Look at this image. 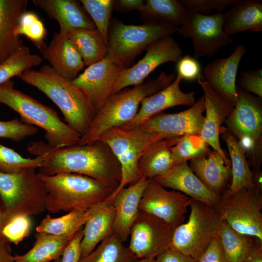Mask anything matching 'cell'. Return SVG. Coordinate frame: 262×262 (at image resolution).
Masks as SVG:
<instances>
[{
  "label": "cell",
  "instance_id": "18",
  "mask_svg": "<svg viewBox=\"0 0 262 262\" xmlns=\"http://www.w3.org/2000/svg\"><path fill=\"white\" fill-rule=\"evenodd\" d=\"M197 82L204 92L206 115L199 136L213 150L219 152L226 165L231 167V163L221 148L219 135L222 124L229 115L234 105L221 98L211 88L204 76H198Z\"/></svg>",
  "mask_w": 262,
  "mask_h": 262
},
{
  "label": "cell",
  "instance_id": "19",
  "mask_svg": "<svg viewBox=\"0 0 262 262\" xmlns=\"http://www.w3.org/2000/svg\"><path fill=\"white\" fill-rule=\"evenodd\" d=\"M246 51L245 47L240 44L228 57L214 60L208 64L204 69L203 76L213 91L221 98L234 105L237 99V70Z\"/></svg>",
  "mask_w": 262,
  "mask_h": 262
},
{
  "label": "cell",
  "instance_id": "26",
  "mask_svg": "<svg viewBox=\"0 0 262 262\" xmlns=\"http://www.w3.org/2000/svg\"><path fill=\"white\" fill-rule=\"evenodd\" d=\"M27 5V0H0V64L24 46L15 31Z\"/></svg>",
  "mask_w": 262,
  "mask_h": 262
},
{
  "label": "cell",
  "instance_id": "4",
  "mask_svg": "<svg viewBox=\"0 0 262 262\" xmlns=\"http://www.w3.org/2000/svg\"><path fill=\"white\" fill-rule=\"evenodd\" d=\"M0 103L17 112L22 123L44 130L48 144L53 147L63 148L80 142L82 135L63 122L55 110L15 89L11 80L0 84Z\"/></svg>",
  "mask_w": 262,
  "mask_h": 262
},
{
  "label": "cell",
  "instance_id": "13",
  "mask_svg": "<svg viewBox=\"0 0 262 262\" xmlns=\"http://www.w3.org/2000/svg\"><path fill=\"white\" fill-rule=\"evenodd\" d=\"M144 57L130 68H126L116 80L112 94L130 86L144 83L146 78L156 68L168 62L177 64L182 57V49L170 36L159 39L146 49Z\"/></svg>",
  "mask_w": 262,
  "mask_h": 262
},
{
  "label": "cell",
  "instance_id": "6",
  "mask_svg": "<svg viewBox=\"0 0 262 262\" xmlns=\"http://www.w3.org/2000/svg\"><path fill=\"white\" fill-rule=\"evenodd\" d=\"M35 170L27 168L15 173L0 171L1 207L9 217L37 215L46 210L47 190Z\"/></svg>",
  "mask_w": 262,
  "mask_h": 262
},
{
  "label": "cell",
  "instance_id": "54",
  "mask_svg": "<svg viewBox=\"0 0 262 262\" xmlns=\"http://www.w3.org/2000/svg\"><path fill=\"white\" fill-rule=\"evenodd\" d=\"M135 262H155V261L154 258H145L140 259V260H137Z\"/></svg>",
  "mask_w": 262,
  "mask_h": 262
},
{
  "label": "cell",
  "instance_id": "23",
  "mask_svg": "<svg viewBox=\"0 0 262 262\" xmlns=\"http://www.w3.org/2000/svg\"><path fill=\"white\" fill-rule=\"evenodd\" d=\"M89 217L83 227L80 244L81 259L92 252L106 237L113 232L115 210L112 202H98L87 210Z\"/></svg>",
  "mask_w": 262,
  "mask_h": 262
},
{
  "label": "cell",
  "instance_id": "9",
  "mask_svg": "<svg viewBox=\"0 0 262 262\" xmlns=\"http://www.w3.org/2000/svg\"><path fill=\"white\" fill-rule=\"evenodd\" d=\"M162 138L138 128L125 130L114 128L98 138L106 144L118 160L121 168V180L118 187L105 200L112 202L115 195L127 185L137 182L142 177L138 162L145 151Z\"/></svg>",
  "mask_w": 262,
  "mask_h": 262
},
{
  "label": "cell",
  "instance_id": "43",
  "mask_svg": "<svg viewBox=\"0 0 262 262\" xmlns=\"http://www.w3.org/2000/svg\"><path fill=\"white\" fill-rule=\"evenodd\" d=\"M38 132L35 126L24 124L18 118L7 121H0V137L16 142L33 136Z\"/></svg>",
  "mask_w": 262,
  "mask_h": 262
},
{
  "label": "cell",
  "instance_id": "50",
  "mask_svg": "<svg viewBox=\"0 0 262 262\" xmlns=\"http://www.w3.org/2000/svg\"><path fill=\"white\" fill-rule=\"evenodd\" d=\"M145 0H115V6L120 11L128 12L137 10L142 7Z\"/></svg>",
  "mask_w": 262,
  "mask_h": 262
},
{
  "label": "cell",
  "instance_id": "42",
  "mask_svg": "<svg viewBox=\"0 0 262 262\" xmlns=\"http://www.w3.org/2000/svg\"><path fill=\"white\" fill-rule=\"evenodd\" d=\"M31 227L32 220L30 216L10 217L2 230L1 236L17 246L29 236Z\"/></svg>",
  "mask_w": 262,
  "mask_h": 262
},
{
  "label": "cell",
  "instance_id": "47",
  "mask_svg": "<svg viewBox=\"0 0 262 262\" xmlns=\"http://www.w3.org/2000/svg\"><path fill=\"white\" fill-rule=\"evenodd\" d=\"M83 235V226H82L77 231L66 246L61 257V262H80V247Z\"/></svg>",
  "mask_w": 262,
  "mask_h": 262
},
{
  "label": "cell",
  "instance_id": "27",
  "mask_svg": "<svg viewBox=\"0 0 262 262\" xmlns=\"http://www.w3.org/2000/svg\"><path fill=\"white\" fill-rule=\"evenodd\" d=\"M190 161L192 170L210 190L219 195L226 191L231 169L219 152L211 150L207 156Z\"/></svg>",
  "mask_w": 262,
  "mask_h": 262
},
{
  "label": "cell",
  "instance_id": "48",
  "mask_svg": "<svg viewBox=\"0 0 262 262\" xmlns=\"http://www.w3.org/2000/svg\"><path fill=\"white\" fill-rule=\"evenodd\" d=\"M196 262H226L217 237L211 242Z\"/></svg>",
  "mask_w": 262,
  "mask_h": 262
},
{
  "label": "cell",
  "instance_id": "33",
  "mask_svg": "<svg viewBox=\"0 0 262 262\" xmlns=\"http://www.w3.org/2000/svg\"><path fill=\"white\" fill-rule=\"evenodd\" d=\"M66 36L81 55L85 66L101 60L108 53L107 46L96 28L74 29Z\"/></svg>",
  "mask_w": 262,
  "mask_h": 262
},
{
  "label": "cell",
  "instance_id": "46",
  "mask_svg": "<svg viewBox=\"0 0 262 262\" xmlns=\"http://www.w3.org/2000/svg\"><path fill=\"white\" fill-rule=\"evenodd\" d=\"M177 75L182 80L192 81L197 80L201 74V66L196 58L188 54L182 57L177 63Z\"/></svg>",
  "mask_w": 262,
  "mask_h": 262
},
{
  "label": "cell",
  "instance_id": "56",
  "mask_svg": "<svg viewBox=\"0 0 262 262\" xmlns=\"http://www.w3.org/2000/svg\"><path fill=\"white\" fill-rule=\"evenodd\" d=\"M0 206L1 207V201H0Z\"/></svg>",
  "mask_w": 262,
  "mask_h": 262
},
{
  "label": "cell",
  "instance_id": "29",
  "mask_svg": "<svg viewBox=\"0 0 262 262\" xmlns=\"http://www.w3.org/2000/svg\"><path fill=\"white\" fill-rule=\"evenodd\" d=\"M180 137H172L159 140L152 144L145 151L138 162V168L142 176L153 179L165 174L176 166L172 147Z\"/></svg>",
  "mask_w": 262,
  "mask_h": 262
},
{
  "label": "cell",
  "instance_id": "55",
  "mask_svg": "<svg viewBox=\"0 0 262 262\" xmlns=\"http://www.w3.org/2000/svg\"><path fill=\"white\" fill-rule=\"evenodd\" d=\"M61 257L58 259H57V260H55V261H54L52 262H61Z\"/></svg>",
  "mask_w": 262,
  "mask_h": 262
},
{
  "label": "cell",
  "instance_id": "39",
  "mask_svg": "<svg viewBox=\"0 0 262 262\" xmlns=\"http://www.w3.org/2000/svg\"><path fill=\"white\" fill-rule=\"evenodd\" d=\"M82 7L89 15L107 46L108 31L115 0H81Z\"/></svg>",
  "mask_w": 262,
  "mask_h": 262
},
{
  "label": "cell",
  "instance_id": "3",
  "mask_svg": "<svg viewBox=\"0 0 262 262\" xmlns=\"http://www.w3.org/2000/svg\"><path fill=\"white\" fill-rule=\"evenodd\" d=\"M176 77L175 74L162 72L154 79L112 94L96 113L78 145L93 143L107 130L120 127L129 122L137 114L144 98L168 86Z\"/></svg>",
  "mask_w": 262,
  "mask_h": 262
},
{
  "label": "cell",
  "instance_id": "53",
  "mask_svg": "<svg viewBox=\"0 0 262 262\" xmlns=\"http://www.w3.org/2000/svg\"><path fill=\"white\" fill-rule=\"evenodd\" d=\"M9 217L0 206V237L2 230L10 219Z\"/></svg>",
  "mask_w": 262,
  "mask_h": 262
},
{
  "label": "cell",
  "instance_id": "16",
  "mask_svg": "<svg viewBox=\"0 0 262 262\" xmlns=\"http://www.w3.org/2000/svg\"><path fill=\"white\" fill-rule=\"evenodd\" d=\"M191 198L179 191H170L149 179L142 195L139 211L151 214L175 228L183 223Z\"/></svg>",
  "mask_w": 262,
  "mask_h": 262
},
{
  "label": "cell",
  "instance_id": "2",
  "mask_svg": "<svg viewBox=\"0 0 262 262\" xmlns=\"http://www.w3.org/2000/svg\"><path fill=\"white\" fill-rule=\"evenodd\" d=\"M17 77L51 99L71 128L82 136L85 133L97 112L85 94L71 81L57 73L49 65H44L37 70H27Z\"/></svg>",
  "mask_w": 262,
  "mask_h": 262
},
{
  "label": "cell",
  "instance_id": "35",
  "mask_svg": "<svg viewBox=\"0 0 262 262\" xmlns=\"http://www.w3.org/2000/svg\"><path fill=\"white\" fill-rule=\"evenodd\" d=\"M138 259L115 233L104 239L80 262H135Z\"/></svg>",
  "mask_w": 262,
  "mask_h": 262
},
{
  "label": "cell",
  "instance_id": "34",
  "mask_svg": "<svg viewBox=\"0 0 262 262\" xmlns=\"http://www.w3.org/2000/svg\"><path fill=\"white\" fill-rule=\"evenodd\" d=\"M142 19L180 26L188 11L177 0H147L138 10Z\"/></svg>",
  "mask_w": 262,
  "mask_h": 262
},
{
  "label": "cell",
  "instance_id": "8",
  "mask_svg": "<svg viewBox=\"0 0 262 262\" xmlns=\"http://www.w3.org/2000/svg\"><path fill=\"white\" fill-rule=\"evenodd\" d=\"M189 207L188 220L175 228L171 247L197 260L218 236L223 220L213 206L191 198Z\"/></svg>",
  "mask_w": 262,
  "mask_h": 262
},
{
  "label": "cell",
  "instance_id": "22",
  "mask_svg": "<svg viewBox=\"0 0 262 262\" xmlns=\"http://www.w3.org/2000/svg\"><path fill=\"white\" fill-rule=\"evenodd\" d=\"M149 179L143 176L136 183L124 187L115 196L112 204L115 210L113 232L125 242L139 212V203Z\"/></svg>",
  "mask_w": 262,
  "mask_h": 262
},
{
  "label": "cell",
  "instance_id": "40",
  "mask_svg": "<svg viewBox=\"0 0 262 262\" xmlns=\"http://www.w3.org/2000/svg\"><path fill=\"white\" fill-rule=\"evenodd\" d=\"M15 33L18 36H26L41 52L47 46L45 43L47 30L43 22L34 12L26 11L22 15Z\"/></svg>",
  "mask_w": 262,
  "mask_h": 262
},
{
  "label": "cell",
  "instance_id": "31",
  "mask_svg": "<svg viewBox=\"0 0 262 262\" xmlns=\"http://www.w3.org/2000/svg\"><path fill=\"white\" fill-rule=\"evenodd\" d=\"M75 233L54 235L36 232L33 247L23 255L15 256V262H53L62 257Z\"/></svg>",
  "mask_w": 262,
  "mask_h": 262
},
{
  "label": "cell",
  "instance_id": "14",
  "mask_svg": "<svg viewBox=\"0 0 262 262\" xmlns=\"http://www.w3.org/2000/svg\"><path fill=\"white\" fill-rule=\"evenodd\" d=\"M204 111L203 96L187 110L173 114L160 112L136 128L162 139L186 134L199 135L204 121Z\"/></svg>",
  "mask_w": 262,
  "mask_h": 262
},
{
  "label": "cell",
  "instance_id": "41",
  "mask_svg": "<svg viewBox=\"0 0 262 262\" xmlns=\"http://www.w3.org/2000/svg\"><path fill=\"white\" fill-rule=\"evenodd\" d=\"M44 163L40 156L35 158L22 157L14 149L0 144V171L4 173H15L22 169L41 167Z\"/></svg>",
  "mask_w": 262,
  "mask_h": 262
},
{
  "label": "cell",
  "instance_id": "28",
  "mask_svg": "<svg viewBox=\"0 0 262 262\" xmlns=\"http://www.w3.org/2000/svg\"><path fill=\"white\" fill-rule=\"evenodd\" d=\"M223 29L229 36L246 31H262V1L236 0L223 14Z\"/></svg>",
  "mask_w": 262,
  "mask_h": 262
},
{
  "label": "cell",
  "instance_id": "10",
  "mask_svg": "<svg viewBox=\"0 0 262 262\" xmlns=\"http://www.w3.org/2000/svg\"><path fill=\"white\" fill-rule=\"evenodd\" d=\"M222 220L236 231L262 242V188H243L224 193L214 206Z\"/></svg>",
  "mask_w": 262,
  "mask_h": 262
},
{
  "label": "cell",
  "instance_id": "15",
  "mask_svg": "<svg viewBox=\"0 0 262 262\" xmlns=\"http://www.w3.org/2000/svg\"><path fill=\"white\" fill-rule=\"evenodd\" d=\"M126 68L107 53L101 60L88 66L71 82L82 91L97 113L112 94L116 80Z\"/></svg>",
  "mask_w": 262,
  "mask_h": 262
},
{
  "label": "cell",
  "instance_id": "32",
  "mask_svg": "<svg viewBox=\"0 0 262 262\" xmlns=\"http://www.w3.org/2000/svg\"><path fill=\"white\" fill-rule=\"evenodd\" d=\"M226 262H244L262 242L240 233L223 221L217 236Z\"/></svg>",
  "mask_w": 262,
  "mask_h": 262
},
{
  "label": "cell",
  "instance_id": "11",
  "mask_svg": "<svg viewBox=\"0 0 262 262\" xmlns=\"http://www.w3.org/2000/svg\"><path fill=\"white\" fill-rule=\"evenodd\" d=\"M176 32L192 39L194 58L210 57L220 49L231 44L233 40L223 29V14L203 15L188 11L182 25Z\"/></svg>",
  "mask_w": 262,
  "mask_h": 262
},
{
  "label": "cell",
  "instance_id": "30",
  "mask_svg": "<svg viewBox=\"0 0 262 262\" xmlns=\"http://www.w3.org/2000/svg\"><path fill=\"white\" fill-rule=\"evenodd\" d=\"M221 133L229 150L232 177L230 186L224 193L230 195L243 188L250 189L257 186L254 181L253 172L237 138L226 128H221Z\"/></svg>",
  "mask_w": 262,
  "mask_h": 262
},
{
  "label": "cell",
  "instance_id": "51",
  "mask_svg": "<svg viewBox=\"0 0 262 262\" xmlns=\"http://www.w3.org/2000/svg\"><path fill=\"white\" fill-rule=\"evenodd\" d=\"M10 244L5 238L0 237V262H15Z\"/></svg>",
  "mask_w": 262,
  "mask_h": 262
},
{
  "label": "cell",
  "instance_id": "5",
  "mask_svg": "<svg viewBox=\"0 0 262 262\" xmlns=\"http://www.w3.org/2000/svg\"><path fill=\"white\" fill-rule=\"evenodd\" d=\"M39 174L47 190L45 210L53 213L87 211L112 193L101 182L84 175L68 172L50 176Z\"/></svg>",
  "mask_w": 262,
  "mask_h": 262
},
{
  "label": "cell",
  "instance_id": "12",
  "mask_svg": "<svg viewBox=\"0 0 262 262\" xmlns=\"http://www.w3.org/2000/svg\"><path fill=\"white\" fill-rule=\"evenodd\" d=\"M176 228L147 213L139 211L130 230V250L139 259L154 258L171 246Z\"/></svg>",
  "mask_w": 262,
  "mask_h": 262
},
{
  "label": "cell",
  "instance_id": "52",
  "mask_svg": "<svg viewBox=\"0 0 262 262\" xmlns=\"http://www.w3.org/2000/svg\"><path fill=\"white\" fill-rule=\"evenodd\" d=\"M244 262H262V245L257 246Z\"/></svg>",
  "mask_w": 262,
  "mask_h": 262
},
{
  "label": "cell",
  "instance_id": "21",
  "mask_svg": "<svg viewBox=\"0 0 262 262\" xmlns=\"http://www.w3.org/2000/svg\"><path fill=\"white\" fill-rule=\"evenodd\" d=\"M162 186L182 192L190 198L214 207L221 195L207 188L192 170L187 162L174 166L165 174L153 179Z\"/></svg>",
  "mask_w": 262,
  "mask_h": 262
},
{
  "label": "cell",
  "instance_id": "7",
  "mask_svg": "<svg viewBox=\"0 0 262 262\" xmlns=\"http://www.w3.org/2000/svg\"><path fill=\"white\" fill-rule=\"evenodd\" d=\"M177 27L156 22L141 25L125 24L111 19L107 43L108 54L116 63L127 66L155 41L170 36Z\"/></svg>",
  "mask_w": 262,
  "mask_h": 262
},
{
  "label": "cell",
  "instance_id": "37",
  "mask_svg": "<svg viewBox=\"0 0 262 262\" xmlns=\"http://www.w3.org/2000/svg\"><path fill=\"white\" fill-rule=\"evenodd\" d=\"M42 59L38 54L31 53L30 48L23 46L0 64V84L18 76L24 71L39 66Z\"/></svg>",
  "mask_w": 262,
  "mask_h": 262
},
{
  "label": "cell",
  "instance_id": "20",
  "mask_svg": "<svg viewBox=\"0 0 262 262\" xmlns=\"http://www.w3.org/2000/svg\"><path fill=\"white\" fill-rule=\"evenodd\" d=\"M181 78L177 75L174 81L164 89L144 98L134 117L120 128L134 129L152 116L164 110L179 105L192 106L196 102L195 92H183L180 88Z\"/></svg>",
  "mask_w": 262,
  "mask_h": 262
},
{
  "label": "cell",
  "instance_id": "1",
  "mask_svg": "<svg viewBox=\"0 0 262 262\" xmlns=\"http://www.w3.org/2000/svg\"><path fill=\"white\" fill-rule=\"evenodd\" d=\"M32 154L44 160L38 173L47 176L68 172L89 177L102 183L112 193L121 180L120 164L109 147L100 140L84 145L54 148L42 141L29 143Z\"/></svg>",
  "mask_w": 262,
  "mask_h": 262
},
{
  "label": "cell",
  "instance_id": "45",
  "mask_svg": "<svg viewBox=\"0 0 262 262\" xmlns=\"http://www.w3.org/2000/svg\"><path fill=\"white\" fill-rule=\"evenodd\" d=\"M238 84L241 89L262 98V69L243 71L240 73Z\"/></svg>",
  "mask_w": 262,
  "mask_h": 262
},
{
  "label": "cell",
  "instance_id": "25",
  "mask_svg": "<svg viewBox=\"0 0 262 262\" xmlns=\"http://www.w3.org/2000/svg\"><path fill=\"white\" fill-rule=\"evenodd\" d=\"M41 53L57 73L70 81L85 66L82 57L66 35L59 33L53 34L49 45Z\"/></svg>",
  "mask_w": 262,
  "mask_h": 262
},
{
  "label": "cell",
  "instance_id": "24",
  "mask_svg": "<svg viewBox=\"0 0 262 262\" xmlns=\"http://www.w3.org/2000/svg\"><path fill=\"white\" fill-rule=\"evenodd\" d=\"M33 3L44 11L50 18L58 22L59 33L66 35L76 28L95 29L91 18L75 0H33Z\"/></svg>",
  "mask_w": 262,
  "mask_h": 262
},
{
  "label": "cell",
  "instance_id": "38",
  "mask_svg": "<svg viewBox=\"0 0 262 262\" xmlns=\"http://www.w3.org/2000/svg\"><path fill=\"white\" fill-rule=\"evenodd\" d=\"M211 151L209 146L199 135L186 134L179 138L172 147L176 165L190 160L207 156Z\"/></svg>",
  "mask_w": 262,
  "mask_h": 262
},
{
  "label": "cell",
  "instance_id": "17",
  "mask_svg": "<svg viewBox=\"0 0 262 262\" xmlns=\"http://www.w3.org/2000/svg\"><path fill=\"white\" fill-rule=\"evenodd\" d=\"M237 99L225 122L227 128L239 140L262 142V98L237 88Z\"/></svg>",
  "mask_w": 262,
  "mask_h": 262
},
{
  "label": "cell",
  "instance_id": "36",
  "mask_svg": "<svg viewBox=\"0 0 262 262\" xmlns=\"http://www.w3.org/2000/svg\"><path fill=\"white\" fill-rule=\"evenodd\" d=\"M89 217L87 211L76 210L59 217L47 214L36 228L37 232L54 235L75 233L83 226Z\"/></svg>",
  "mask_w": 262,
  "mask_h": 262
},
{
  "label": "cell",
  "instance_id": "49",
  "mask_svg": "<svg viewBox=\"0 0 262 262\" xmlns=\"http://www.w3.org/2000/svg\"><path fill=\"white\" fill-rule=\"evenodd\" d=\"M155 262H196V260L170 247L155 258Z\"/></svg>",
  "mask_w": 262,
  "mask_h": 262
},
{
  "label": "cell",
  "instance_id": "44",
  "mask_svg": "<svg viewBox=\"0 0 262 262\" xmlns=\"http://www.w3.org/2000/svg\"><path fill=\"white\" fill-rule=\"evenodd\" d=\"M236 0H179L188 11H193L203 15H210L216 10L221 13Z\"/></svg>",
  "mask_w": 262,
  "mask_h": 262
}]
</instances>
